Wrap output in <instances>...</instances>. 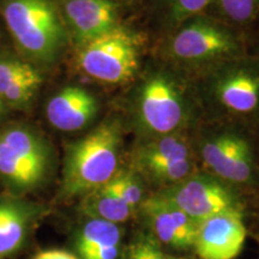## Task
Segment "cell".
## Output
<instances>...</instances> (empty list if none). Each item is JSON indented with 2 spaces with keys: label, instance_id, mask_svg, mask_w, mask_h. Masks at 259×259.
I'll list each match as a JSON object with an SVG mask.
<instances>
[{
  "label": "cell",
  "instance_id": "12",
  "mask_svg": "<svg viewBox=\"0 0 259 259\" xmlns=\"http://www.w3.org/2000/svg\"><path fill=\"white\" fill-rule=\"evenodd\" d=\"M213 94L220 105L235 114L259 111V69L250 64L235 65L218 74Z\"/></svg>",
  "mask_w": 259,
  "mask_h": 259
},
{
  "label": "cell",
  "instance_id": "6",
  "mask_svg": "<svg viewBox=\"0 0 259 259\" xmlns=\"http://www.w3.org/2000/svg\"><path fill=\"white\" fill-rule=\"evenodd\" d=\"M198 225L204 220L227 211H246L240 190L209 173H194L176 185L157 190Z\"/></svg>",
  "mask_w": 259,
  "mask_h": 259
},
{
  "label": "cell",
  "instance_id": "24",
  "mask_svg": "<svg viewBox=\"0 0 259 259\" xmlns=\"http://www.w3.org/2000/svg\"><path fill=\"white\" fill-rule=\"evenodd\" d=\"M32 259H79L72 252L65 250H46L38 252Z\"/></svg>",
  "mask_w": 259,
  "mask_h": 259
},
{
  "label": "cell",
  "instance_id": "1",
  "mask_svg": "<svg viewBox=\"0 0 259 259\" xmlns=\"http://www.w3.org/2000/svg\"><path fill=\"white\" fill-rule=\"evenodd\" d=\"M121 130L106 121L67 148L61 193L66 198L83 197L106 185L120 169Z\"/></svg>",
  "mask_w": 259,
  "mask_h": 259
},
{
  "label": "cell",
  "instance_id": "5",
  "mask_svg": "<svg viewBox=\"0 0 259 259\" xmlns=\"http://www.w3.org/2000/svg\"><path fill=\"white\" fill-rule=\"evenodd\" d=\"M138 125L149 137L178 134L189 116L181 87L166 73H153L141 84L136 101Z\"/></svg>",
  "mask_w": 259,
  "mask_h": 259
},
{
  "label": "cell",
  "instance_id": "14",
  "mask_svg": "<svg viewBox=\"0 0 259 259\" xmlns=\"http://www.w3.org/2000/svg\"><path fill=\"white\" fill-rule=\"evenodd\" d=\"M99 111L96 97L79 87H66L48 101L46 115L60 131L73 132L85 127Z\"/></svg>",
  "mask_w": 259,
  "mask_h": 259
},
{
  "label": "cell",
  "instance_id": "11",
  "mask_svg": "<svg viewBox=\"0 0 259 259\" xmlns=\"http://www.w3.org/2000/svg\"><path fill=\"white\" fill-rule=\"evenodd\" d=\"M248 229L245 211H227L197 226L193 255L198 259H235L244 250Z\"/></svg>",
  "mask_w": 259,
  "mask_h": 259
},
{
  "label": "cell",
  "instance_id": "15",
  "mask_svg": "<svg viewBox=\"0 0 259 259\" xmlns=\"http://www.w3.org/2000/svg\"><path fill=\"white\" fill-rule=\"evenodd\" d=\"M125 245V227L102 220L84 218L74 235L79 259H120Z\"/></svg>",
  "mask_w": 259,
  "mask_h": 259
},
{
  "label": "cell",
  "instance_id": "13",
  "mask_svg": "<svg viewBox=\"0 0 259 259\" xmlns=\"http://www.w3.org/2000/svg\"><path fill=\"white\" fill-rule=\"evenodd\" d=\"M64 14L79 45L119 25L114 0H65Z\"/></svg>",
  "mask_w": 259,
  "mask_h": 259
},
{
  "label": "cell",
  "instance_id": "19",
  "mask_svg": "<svg viewBox=\"0 0 259 259\" xmlns=\"http://www.w3.org/2000/svg\"><path fill=\"white\" fill-rule=\"evenodd\" d=\"M120 259H192V257L164 250L153 236L141 228L125 242Z\"/></svg>",
  "mask_w": 259,
  "mask_h": 259
},
{
  "label": "cell",
  "instance_id": "2",
  "mask_svg": "<svg viewBox=\"0 0 259 259\" xmlns=\"http://www.w3.org/2000/svg\"><path fill=\"white\" fill-rule=\"evenodd\" d=\"M6 27L25 56L40 63H51L65 44V30L50 0H5Z\"/></svg>",
  "mask_w": 259,
  "mask_h": 259
},
{
  "label": "cell",
  "instance_id": "27",
  "mask_svg": "<svg viewBox=\"0 0 259 259\" xmlns=\"http://www.w3.org/2000/svg\"><path fill=\"white\" fill-rule=\"evenodd\" d=\"M257 239H258V240H259V234H258V236H257Z\"/></svg>",
  "mask_w": 259,
  "mask_h": 259
},
{
  "label": "cell",
  "instance_id": "22",
  "mask_svg": "<svg viewBox=\"0 0 259 259\" xmlns=\"http://www.w3.org/2000/svg\"><path fill=\"white\" fill-rule=\"evenodd\" d=\"M218 5L227 18L245 23L257 15L259 0H218Z\"/></svg>",
  "mask_w": 259,
  "mask_h": 259
},
{
  "label": "cell",
  "instance_id": "3",
  "mask_svg": "<svg viewBox=\"0 0 259 259\" xmlns=\"http://www.w3.org/2000/svg\"><path fill=\"white\" fill-rule=\"evenodd\" d=\"M51 150L44 138L25 126L0 131V177L15 192L40 187L51 171Z\"/></svg>",
  "mask_w": 259,
  "mask_h": 259
},
{
  "label": "cell",
  "instance_id": "25",
  "mask_svg": "<svg viewBox=\"0 0 259 259\" xmlns=\"http://www.w3.org/2000/svg\"><path fill=\"white\" fill-rule=\"evenodd\" d=\"M6 112V105L5 102L0 99V115H3Z\"/></svg>",
  "mask_w": 259,
  "mask_h": 259
},
{
  "label": "cell",
  "instance_id": "20",
  "mask_svg": "<svg viewBox=\"0 0 259 259\" xmlns=\"http://www.w3.org/2000/svg\"><path fill=\"white\" fill-rule=\"evenodd\" d=\"M41 83V74L38 73V71H35L34 73L12 83L3 94L2 100L5 102V105L16 107V108H23L34 99Z\"/></svg>",
  "mask_w": 259,
  "mask_h": 259
},
{
  "label": "cell",
  "instance_id": "16",
  "mask_svg": "<svg viewBox=\"0 0 259 259\" xmlns=\"http://www.w3.org/2000/svg\"><path fill=\"white\" fill-rule=\"evenodd\" d=\"M37 210L17 200L0 199V258L15 253L23 246Z\"/></svg>",
  "mask_w": 259,
  "mask_h": 259
},
{
  "label": "cell",
  "instance_id": "8",
  "mask_svg": "<svg viewBox=\"0 0 259 259\" xmlns=\"http://www.w3.org/2000/svg\"><path fill=\"white\" fill-rule=\"evenodd\" d=\"M200 160L212 177L235 189L259 184V166L254 149L247 138L234 132H222L205 138L199 147Z\"/></svg>",
  "mask_w": 259,
  "mask_h": 259
},
{
  "label": "cell",
  "instance_id": "18",
  "mask_svg": "<svg viewBox=\"0 0 259 259\" xmlns=\"http://www.w3.org/2000/svg\"><path fill=\"white\" fill-rule=\"evenodd\" d=\"M102 187L121 199L136 211L148 197L145 196V181L132 168L130 169L120 168L114 174V177Z\"/></svg>",
  "mask_w": 259,
  "mask_h": 259
},
{
  "label": "cell",
  "instance_id": "7",
  "mask_svg": "<svg viewBox=\"0 0 259 259\" xmlns=\"http://www.w3.org/2000/svg\"><path fill=\"white\" fill-rule=\"evenodd\" d=\"M132 169L158 190L197 173L189 141L179 134L151 137L136 149Z\"/></svg>",
  "mask_w": 259,
  "mask_h": 259
},
{
  "label": "cell",
  "instance_id": "4",
  "mask_svg": "<svg viewBox=\"0 0 259 259\" xmlns=\"http://www.w3.org/2000/svg\"><path fill=\"white\" fill-rule=\"evenodd\" d=\"M141 47L139 35L116 25L112 30L79 45L77 64L87 76L100 82L126 83L137 72Z\"/></svg>",
  "mask_w": 259,
  "mask_h": 259
},
{
  "label": "cell",
  "instance_id": "21",
  "mask_svg": "<svg viewBox=\"0 0 259 259\" xmlns=\"http://www.w3.org/2000/svg\"><path fill=\"white\" fill-rule=\"evenodd\" d=\"M31 65L15 58L0 57V99L10 85L16 80L35 72Z\"/></svg>",
  "mask_w": 259,
  "mask_h": 259
},
{
  "label": "cell",
  "instance_id": "9",
  "mask_svg": "<svg viewBox=\"0 0 259 259\" xmlns=\"http://www.w3.org/2000/svg\"><path fill=\"white\" fill-rule=\"evenodd\" d=\"M136 216L142 228L164 250L180 255H193L198 225L160 193L148 196L139 205Z\"/></svg>",
  "mask_w": 259,
  "mask_h": 259
},
{
  "label": "cell",
  "instance_id": "10",
  "mask_svg": "<svg viewBox=\"0 0 259 259\" xmlns=\"http://www.w3.org/2000/svg\"><path fill=\"white\" fill-rule=\"evenodd\" d=\"M169 50L177 59L200 63L234 56L240 50V45L234 35L221 25L197 19L177 32Z\"/></svg>",
  "mask_w": 259,
  "mask_h": 259
},
{
  "label": "cell",
  "instance_id": "26",
  "mask_svg": "<svg viewBox=\"0 0 259 259\" xmlns=\"http://www.w3.org/2000/svg\"><path fill=\"white\" fill-rule=\"evenodd\" d=\"M255 219L259 222V198L257 200V205H255Z\"/></svg>",
  "mask_w": 259,
  "mask_h": 259
},
{
  "label": "cell",
  "instance_id": "17",
  "mask_svg": "<svg viewBox=\"0 0 259 259\" xmlns=\"http://www.w3.org/2000/svg\"><path fill=\"white\" fill-rule=\"evenodd\" d=\"M84 218L102 220V221L124 226L136 218L137 211L127 204L108 192L103 187L96 189L82 197L79 205Z\"/></svg>",
  "mask_w": 259,
  "mask_h": 259
},
{
  "label": "cell",
  "instance_id": "23",
  "mask_svg": "<svg viewBox=\"0 0 259 259\" xmlns=\"http://www.w3.org/2000/svg\"><path fill=\"white\" fill-rule=\"evenodd\" d=\"M211 0H167L171 19L183 22L199 14L208 6Z\"/></svg>",
  "mask_w": 259,
  "mask_h": 259
}]
</instances>
